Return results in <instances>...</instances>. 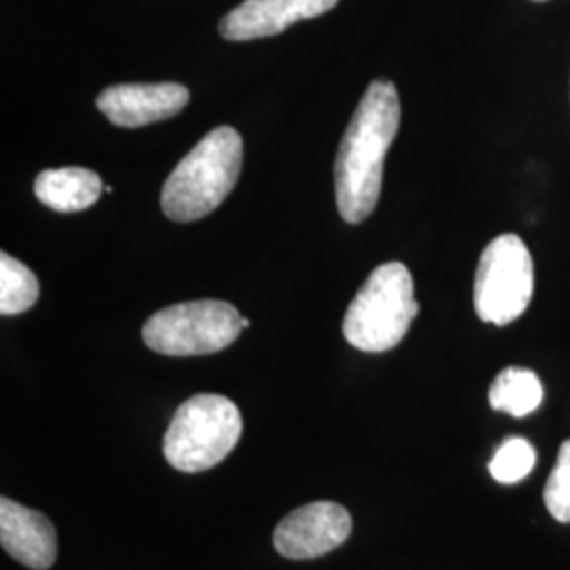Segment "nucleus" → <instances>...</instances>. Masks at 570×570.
Masks as SVG:
<instances>
[{"mask_svg": "<svg viewBox=\"0 0 570 570\" xmlns=\"http://www.w3.org/2000/svg\"><path fill=\"white\" fill-rule=\"evenodd\" d=\"M106 188L102 178L85 167H60L45 169L37 176L35 195L42 205L70 214L82 212L96 204Z\"/></svg>", "mask_w": 570, "mask_h": 570, "instance_id": "obj_11", "label": "nucleus"}, {"mask_svg": "<svg viewBox=\"0 0 570 570\" xmlns=\"http://www.w3.org/2000/svg\"><path fill=\"white\" fill-rule=\"evenodd\" d=\"M190 91L180 82H127L104 89L96 106L117 127L136 129L183 112Z\"/></svg>", "mask_w": 570, "mask_h": 570, "instance_id": "obj_8", "label": "nucleus"}, {"mask_svg": "<svg viewBox=\"0 0 570 570\" xmlns=\"http://www.w3.org/2000/svg\"><path fill=\"white\" fill-rule=\"evenodd\" d=\"M400 96L391 81L370 82L346 127L334 165L341 218L360 225L374 212L383 188V167L400 129Z\"/></svg>", "mask_w": 570, "mask_h": 570, "instance_id": "obj_1", "label": "nucleus"}, {"mask_svg": "<svg viewBox=\"0 0 570 570\" xmlns=\"http://www.w3.org/2000/svg\"><path fill=\"white\" fill-rule=\"evenodd\" d=\"M244 330L242 313L225 301H193L167 306L142 327V338L155 353L193 357L218 353L233 345Z\"/></svg>", "mask_w": 570, "mask_h": 570, "instance_id": "obj_5", "label": "nucleus"}, {"mask_svg": "<svg viewBox=\"0 0 570 570\" xmlns=\"http://www.w3.org/2000/svg\"><path fill=\"white\" fill-rule=\"evenodd\" d=\"M244 165V140L233 127H216L184 157L161 190L165 216L195 223L220 207Z\"/></svg>", "mask_w": 570, "mask_h": 570, "instance_id": "obj_2", "label": "nucleus"}, {"mask_svg": "<svg viewBox=\"0 0 570 570\" xmlns=\"http://www.w3.org/2000/svg\"><path fill=\"white\" fill-rule=\"evenodd\" d=\"M242 431V412L228 397L216 393L195 395L176 410L165 431V459L184 473L207 471L233 452Z\"/></svg>", "mask_w": 570, "mask_h": 570, "instance_id": "obj_4", "label": "nucleus"}, {"mask_svg": "<svg viewBox=\"0 0 570 570\" xmlns=\"http://www.w3.org/2000/svg\"><path fill=\"white\" fill-rule=\"evenodd\" d=\"M534 265L529 247L518 235L492 239L480 256L473 285V305L482 322L508 326L532 301Z\"/></svg>", "mask_w": 570, "mask_h": 570, "instance_id": "obj_6", "label": "nucleus"}, {"mask_svg": "<svg viewBox=\"0 0 570 570\" xmlns=\"http://www.w3.org/2000/svg\"><path fill=\"white\" fill-rule=\"evenodd\" d=\"M338 0H245L220 21L226 41H256L284 32L292 23L320 18Z\"/></svg>", "mask_w": 570, "mask_h": 570, "instance_id": "obj_9", "label": "nucleus"}, {"mask_svg": "<svg viewBox=\"0 0 570 570\" xmlns=\"http://www.w3.org/2000/svg\"><path fill=\"white\" fill-rule=\"evenodd\" d=\"M416 315L419 303L407 266L387 263L372 271L346 308L343 334L360 351L383 353L402 343Z\"/></svg>", "mask_w": 570, "mask_h": 570, "instance_id": "obj_3", "label": "nucleus"}, {"mask_svg": "<svg viewBox=\"0 0 570 570\" xmlns=\"http://www.w3.org/2000/svg\"><path fill=\"white\" fill-rule=\"evenodd\" d=\"M546 499V508L550 511L551 515L562 522L569 524L570 522V440H567L560 452H558V461L556 468L551 469L550 480L548 487L543 492Z\"/></svg>", "mask_w": 570, "mask_h": 570, "instance_id": "obj_15", "label": "nucleus"}, {"mask_svg": "<svg viewBox=\"0 0 570 570\" xmlns=\"http://www.w3.org/2000/svg\"><path fill=\"white\" fill-rule=\"evenodd\" d=\"M534 2H543V0H534Z\"/></svg>", "mask_w": 570, "mask_h": 570, "instance_id": "obj_16", "label": "nucleus"}, {"mask_svg": "<svg viewBox=\"0 0 570 570\" xmlns=\"http://www.w3.org/2000/svg\"><path fill=\"white\" fill-rule=\"evenodd\" d=\"M353 529L351 513L334 501H315L287 513L273 546L289 560H313L341 548Z\"/></svg>", "mask_w": 570, "mask_h": 570, "instance_id": "obj_7", "label": "nucleus"}, {"mask_svg": "<svg viewBox=\"0 0 570 570\" xmlns=\"http://www.w3.org/2000/svg\"><path fill=\"white\" fill-rule=\"evenodd\" d=\"M41 294V285L37 275L20 261L0 254V313L2 315H20L37 305Z\"/></svg>", "mask_w": 570, "mask_h": 570, "instance_id": "obj_13", "label": "nucleus"}, {"mask_svg": "<svg viewBox=\"0 0 570 570\" xmlns=\"http://www.w3.org/2000/svg\"><path fill=\"white\" fill-rule=\"evenodd\" d=\"M537 463V450L529 440L513 435L508 438L489 463L490 475L501 484L522 482Z\"/></svg>", "mask_w": 570, "mask_h": 570, "instance_id": "obj_14", "label": "nucleus"}, {"mask_svg": "<svg viewBox=\"0 0 570 570\" xmlns=\"http://www.w3.org/2000/svg\"><path fill=\"white\" fill-rule=\"evenodd\" d=\"M0 543L28 569H51L58 558V534L49 518L7 497L0 499Z\"/></svg>", "mask_w": 570, "mask_h": 570, "instance_id": "obj_10", "label": "nucleus"}, {"mask_svg": "<svg viewBox=\"0 0 570 570\" xmlns=\"http://www.w3.org/2000/svg\"><path fill=\"white\" fill-rule=\"evenodd\" d=\"M543 402V385L527 367H505L490 385L489 404L515 419L529 416Z\"/></svg>", "mask_w": 570, "mask_h": 570, "instance_id": "obj_12", "label": "nucleus"}]
</instances>
